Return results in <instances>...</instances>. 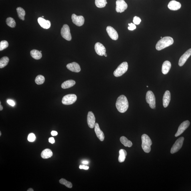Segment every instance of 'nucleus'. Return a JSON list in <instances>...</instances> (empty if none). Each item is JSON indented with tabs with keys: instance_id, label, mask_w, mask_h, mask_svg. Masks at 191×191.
I'll return each instance as SVG.
<instances>
[{
	"instance_id": "nucleus-1",
	"label": "nucleus",
	"mask_w": 191,
	"mask_h": 191,
	"mask_svg": "<svg viewBox=\"0 0 191 191\" xmlns=\"http://www.w3.org/2000/svg\"><path fill=\"white\" fill-rule=\"evenodd\" d=\"M129 106L128 100L125 96L121 95L117 98L116 106L117 110L120 113H125L128 109Z\"/></svg>"
},
{
	"instance_id": "nucleus-2",
	"label": "nucleus",
	"mask_w": 191,
	"mask_h": 191,
	"mask_svg": "<svg viewBox=\"0 0 191 191\" xmlns=\"http://www.w3.org/2000/svg\"><path fill=\"white\" fill-rule=\"evenodd\" d=\"M174 40L170 37H165L157 42L156 46L157 50L160 51L173 44Z\"/></svg>"
},
{
	"instance_id": "nucleus-3",
	"label": "nucleus",
	"mask_w": 191,
	"mask_h": 191,
	"mask_svg": "<svg viewBox=\"0 0 191 191\" xmlns=\"http://www.w3.org/2000/svg\"><path fill=\"white\" fill-rule=\"evenodd\" d=\"M142 147L144 152L149 153L151 150V146L152 142L150 137L146 134H143L142 136Z\"/></svg>"
},
{
	"instance_id": "nucleus-4",
	"label": "nucleus",
	"mask_w": 191,
	"mask_h": 191,
	"mask_svg": "<svg viewBox=\"0 0 191 191\" xmlns=\"http://www.w3.org/2000/svg\"><path fill=\"white\" fill-rule=\"evenodd\" d=\"M128 68V63L126 62H123L121 64L118 68L114 72V75L115 77H119L122 76L127 71Z\"/></svg>"
},
{
	"instance_id": "nucleus-5",
	"label": "nucleus",
	"mask_w": 191,
	"mask_h": 191,
	"mask_svg": "<svg viewBox=\"0 0 191 191\" xmlns=\"http://www.w3.org/2000/svg\"><path fill=\"white\" fill-rule=\"evenodd\" d=\"M77 100V96L73 94H68L65 96L62 100V103L66 105L73 104L76 102Z\"/></svg>"
},
{
	"instance_id": "nucleus-6",
	"label": "nucleus",
	"mask_w": 191,
	"mask_h": 191,
	"mask_svg": "<svg viewBox=\"0 0 191 191\" xmlns=\"http://www.w3.org/2000/svg\"><path fill=\"white\" fill-rule=\"evenodd\" d=\"M146 100L151 108L154 109L156 107L155 98L152 92L149 91L147 92L146 96Z\"/></svg>"
},
{
	"instance_id": "nucleus-7",
	"label": "nucleus",
	"mask_w": 191,
	"mask_h": 191,
	"mask_svg": "<svg viewBox=\"0 0 191 191\" xmlns=\"http://www.w3.org/2000/svg\"><path fill=\"white\" fill-rule=\"evenodd\" d=\"M184 138L181 137L176 141L171 150V153L173 154L178 152L181 148L183 145Z\"/></svg>"
},
{
	"instance_id": "nucleus-8",
	"label": "nucleus",
	"mask_w": 191,
	"mask_h": 191,
	"mask_svg": "<svg viewBox=\"0 0 191 191\" xmlns=\"http://www.w3.org/2000/svg\"><path fill=\"white\" fill-rule=\"evenodd\" d=\"M61 34L62 37L68 41H71L72 36L70 33L69 27L67 25H63L61 30Z\"/></svg>"
},
{
	"instance_id": "nucleus-9",
	"label": "nucleus",
	"mask_w": 191,
	"mask_h": 191,
	"mask_svg": "<svg viewBox=\"0 0 191 191\" xmlns=\"http://www.w3.org/2000/svg\"><path fill=\"white\" fill-rule=\"evenodd\" d=\"M116 4V11L117 13L123 12L127 9L128 6L124 0H117Z\"/></svg>"
},
{
	"instance_id": "nucleus-10",
	"label": "nucleus",
	"mask_w": 191,
	"mask_h": 191,
	"mask_svg": "<svg viewBox=\"0 0 191 191\" xmlns=\"http://www.w3.org/2000/svg\"><path fill=\"white\" fill-rule=\"evenodd\" d=\"M72 19L73 22L77 26H81L84 24V18L82 16H77L75 14H73L72 16Z\"/></svg>"
},
{
	"instance_id": "nucleus-11",
	"label": "nucleus",
	"mask_w": 191,
	"mask_h": 191,
	"mask_svg": "<svg viewBox=\"0 0 191 191\" xmlns=\"http://www.w3.org/2000/svg\"><path fill=\"white\" fill-rule=\"evenodd\" d=\"M190 124V122L188 120L185 121L183 122L179 126L177 133H176L175 135V137H178L179 136L181 135L188 128Z\"/></svg>"
},
{
	"instance_id": "nucleus-12",
	"label": "nucleus",
	"mask_w": 191,
	"mask_h": 191,
	"mask_svg": "<svg viewBox=\"0 0 191 191\" xmlns=\"http://www.w3.org/2000/svg\"><path fill=\"white\" fill-rule=\"evenodd\" d=\"M96 52L100 56H103L106 53V49L105 47L100 43H97L95 46Z\"/></svg>"
},
{
	"instance_id": "nucleus-13",
	"label": "nucleus",
	"mask_w": 191,
	"mask_h": 191,
	"mask_svg": "<svg viewBox=\"0 0 191 191\" xmlns=\"http://www.w3.org/2000/svg\"><path fill=\"white\" fill-rule=\"evenodd\" d=\"M191 55V48H190L186 51L180 57L178 62L179 66L181 67L183 66Z\"/></svg>"
},
{
	"instance_id": "nucleus-14",
	"label": "nucleus",
	"mask_w": 191,
	"mask_h": 191,
	"mask_svg": "<svg viewBox=\"0 0 191 191\" xmlns=\"http://www.w3.org/2000/svg\"><path fill=\"white\" fill-rule=\"evenodd\" d=\"M106 31L109 36L112 40L116 41L118 39L119 37L118 33L113 27L108 26L106 28Z\"/></svg>"
},
{
	"instance_id": "nucleus-15",
	"label": "nucleus",
	"mask_w": 191,
	"mask_h": 191,
	"mask_svg": "<svg viewBox=\"0 0 191 191\" xmlns=\"http://www.w3.org/2000/svg\"><path fill=\"white\" fill-rule=\"evenodd\" d=\"M95 117L93 113L92 112H89L87 117V122L90 128L93 129L95 127Z\"/></svg>"
},
{
	"instance_id": "nucleus-16",
	"label": "nucleus",
	"mask_w": 191,
	"mask_h": 191,
	"mask_svg": "<svg viewBox=\"0 0 191 191\" xmlns=\"http://www.w3.org/2000/svg\"><path fill=\"white\" fill-rule=\"evenodd\" d=\"M66 67L68 70L74 72L78 73L81 71L80 65L75 62L68 64Z\"/></svg>"
},
{
	"instance_id": "nucleus-17",
	"label": "nucleus",
	"mask_w": 191,
	"mask_h": 191,
	"mask_svg": "<svg viewBox=\"0 0 191 191\" xmlns=\"http://www.w3.org/2000/svg\"><path fill=\"white\" fill-rule=\"evenodd\" d=\"M95 131L97 137L101 141L104 140L105 135L103 132L100 129L98 123L95 124Z\"/></svg>"
},
{
	"instance_id": "nucleus-18",
	"label": "nucleus",
	"mask_w": 191,
	"mask_h": 191,
	"mask_svg": "<svg viewBox=\"0 0 191 191\" xmlns=\"http://www.w3.org/2000/svg\"><path fill=\"white\" fill-rule=\"evenodd\" d=\"M168 7L171 11H176L180 9L181 7V4L180 2L174 1H172L169 3Z\"/></svg>"
},
{
	"instance_id": "nucleus-19",
	"label": "nucleus",
	"mask_w": 191,
	"mask_h": 191,
	"mask_svg": "<svg viewBox=\"0 0 191 191\" xmlns=\"http://www.w3.org/2000/svg\"><path fill=\"white\" fill-rule=\"evenodd\" d=\"M38 23L41 27L45 29H48L51 26V23L48 20H46L44 18H38Z\"/></svg>"
},
{
	"instance_id": "nucleus-20",
	"label": "nucleus",
	"mask_w": 191,
	"mask_h": 191,
	"mask_svg": "<svg viewBox=\"0 0 191 191\" xmlns=\"http://www.w3.org/2000/svg\"><path fill=\"white\" fill-rule=\"evenodd\" d=\"M171 100V93L170 92L167 90L166 91L163 98V105L164 107L166 108L168 107Z\"/></svg>"
},
{
	"instance_id": "nucleus-21",
	"label": "nucleus",
	"mask_w": 191,
	"mask_h": 191,
	"mask_svg": "<svg viewBox=\"0 0 191 191\" xmlns=\"http://www.w3.org/2000/svg\"><path fill=\"white\" fill-rule=\"evenodd\" d=\"M171 67V64L170 61H165L162 65V72L164 74H166L168 73Z\"/></svg>"
},
{
	"instance_id": "nucleus-22",
	"label": "nucleus",
	"mask_w": 191,
	"mask_h": 191,
	"mask_svg": "<svg viewBox=\"0 0 191 191\" xmlns=\"http://www.w3.org/2000/svg\"><path fill=\"white\" fill-rule=\"evenodd\" d=\"M75 81L73 80H69L65 81L62 84V88L63 89L68 88L74 86Z\"/></svg>"
},
{
	"instance_id": "nucleus-23",
	"label": "nucleus",
	"mask_w": 191,
	"mask_h": 191,
	"mask_svg": "<svg viewBox=\"0 0 191 191\" xmlns=\"http://www.w3.org/2000/svg\"><path fill=\"white\" fill-rule=\"evenodd\" d=\"M53 153L52 151L50 149H46L41 152V155L43 158L44 159L50 158L52 156Z\"/></svg>"
},
{
	"instance_id": "nucleus-24",
	"label": "nucleus",
	"mask_w": 191,
	"mask_h": 191,
	"mask_svg": "<svg viewBox=\"0 0 191 191\" xmlns=\"http://www.w3.org/2000/svg\"><path fill=\"white\" fill-rule=\"evenodd\" d=\"M31 55L33 58L36 60H39L42 58V54L40 51L37 50H32Z\"/></svg>"
},
{
	"instance_id": "nucleus-25",
	"label": "nucleus",
	"mask_w": 191,
	"mask_h": 191,
	"mask_svg": "<svg viewBox=\"0 0 191 191\" xmlns=\"http://www.w3.org/2000/svg\"><path fill=\"white\" fill-rule=\"evenodd\" d=\"M119 155L118 157L119 162H124L127 155L126 151L121 149L119 151Z\"/></svg>"
},
{
	"instance_id": "nucleus-26",
	"label": "nucleus",
	"mask_w": 191,
	"mask_h": 191,
	"mask_svg": "<svg viewBox=\"0 0 191 191\" xmlns=\"http://www.w3.org/2000/svg\"><path fill=\"white\" fill-rule=\"evenodd\" d=\"M120 141L125 147H131L132 145V142L124 136L120 137Z\"/></svg>"
},
{
	"instance_id": "nucleus-27",
	"label": "nucleus",
	"mask_w": 191,
	"mask_h": 191,
	"mask_svg": "<svg viewBox=\"0 0 191 191\" xmlns=\"http://www.w3.org/2000/svg\"><path fill=\"white\" fill-rule=\"evenodd\" d=\"M9 61V58L6 56L1 58L0 60V68H2L7 66Z\"/></svg>"
},
{
	"instance_id": "nucleus-28",
	"label": "nucleus",
	"mask_w": 191,
	"mask_h": 191,
	"mask_svg": "<svg viewBox=\"0 0 191 191\" xmlns=\"http://www.w3.org/2000/svg\"><path fill=\"white\" fill-rule=\"evenodd\" d=\"M18 17L22 20H24L25 15V11L23 8L21 7H18L16 9Z\"/></svg>"
},
{
	"instance_id": "nucleus-29",
	"label": "nucleus",
	"mask_w": 191,
	"mask_h": 191,
	"mask_svg": "<svg viewBox=\"0 0 191 191\" xmlns=\"http://www.w3.org/2000/svg\"><path fill=\"white\" fill-rule=\"evenodd\" d=\"M95 4L97 7L103 8L106 6L107 3L106 0H95Z\"/></svg>"
},
{
	"instance_id": "nucleus-30",
	"label": "nucleus",
	"mask_w": 191,
	"mask_h": 191,
	"mask_svg": "<svg viewBox=\"0 0 191 191\" xmlns=\"http://www.w3.org/2000/svg\"><path fill=\"white\" fill-rule=\"evenodd\" d=\"M6 24L8 26L11 28L15 27L16 23L15 21L14 18L9 17L6 20Z\"/></svg>"
},
{
	"instance_id": "nucleus-31",
	"label": "nucleus",
	"mask_w": 191,
	"mask_h": 191,
	"mask_svg": "<svg viewBox=\"0 0 191 191\" xmlns=\"http://www.w3.org/2000/svg\"><path fill=\"white\" fill-rule=\"evenodd\" d=\"M45 79L42 75H38L35 79V82L38 85H41L44 83Z\"/></svg>"
},
{
	"instance_id": "nucleus-32",
	"label": "nucleus",
	"mask_w": 191,
	"mask_h": 191,
	"mask_svg": "<svg viewBox=\"0 0 191 191\" xmlns=\"http://www.w3.org/2000/svg\"><path fill=\"white\" fill-rule=\"evenodd\" d=\"M59 182L60 183L63 185H64L66 186L68 188H71L72 187V184L71 182L68 181L64 179H61L59 180Z\"/></svg>"
},
{
	"instance_id": "nucleus-33",
	"label": "nucleus",
	"mask_w": 191,
	"mask_h": 191,
	"mask_svg": "<svg viewBox=\"0 0 191 191\" xmlns=\"http://www.w3.org/2000/svg\"><path fill=\"white\" fill-rule=\"evenodd\" d=\"M9 46V44L7 41H3L0 43V51H2L3 50L7 48Z\"/></svg>"
},
{
	"instance_id": "nucleus-34",
	"label": "nucleus",
	"mask_w": 191,
	"mask_h": 191,
	"mask_svg": "<svg viewBox=\"0 0 191 191\" xmlns=\"http://www.w3.org/2000/svg\"><path fill=\"white\" fill-rule=\"evenodd\" d=\"M36 139V136L34 133H31L29 134L28 137V140L30 142H33L35 141Z\"/></svg>"
},
{
	"instance_id": "nucleus-35",
	"label": "nucleus",
	"mask_w": 191,
	"mask_h": 191,
	"mask_svg": "<svg viewBox=\"0 0 191 191\" xmlns=\"http://www.w3.org/2000/svg\"><path fill=\"white\" fill-rule=\"evenodd\" d=\"M141 22V19L138 17L135 16L133 18V22L135 25H139Z\"/></svg>"
},
{
	"instance_id": "nucleus-36",
	"label": "nucleus",
	"mask_w": 191,
	"mask_h": 191,
	"mask_svg": "<svg viewBox=\"0 0 191 191\" xmlns=\"http://www.w3.org/2000/svg\"><path fill=\"white\" fill-rule=\"evenodd\" d=\"M129 26L128 27V29L131 30V31H133V30L136 29V27L134 23H129Z\"/></svg>"
},
{
	"instance_id": "nucleus-37",
	"label": "nucleus",
	"mask_w": 191,
	"mask_h": 191,
	"mask_svg": "<svg viewBox=\"0 0 191 191\" xmlns=\"http://www.w3.org/2000/svg\"><path fill=\"white\" fill-rule=\"evenodd\" d=\"M7 102L8 103V104L11 105L12 106L14 107L15 106V103L14 101H13L12 100H7Z\"/></svg>"
},
{
	"instance_id": "nucleus-38",
	"label": "nucleus",
	"mask_w": 191,
	"mask_h": 191,
	"mask_svg": "<svg viewBox=\"0 0 191 191\" xmlns=\"http://www.w3.org/2000/svg\"><path fill=\"white\" fill-rule=\"evenodd\" d=\"M79 169H84L85 170H88L89 169V167L84 165H80L79 166Z\"/></svg>"
},
{
	"instance_id": "nucleus-39",
	"label": "nucleus",
	"mask_w": 191,
	"mask_h": 191,
	"mask_svg": "<svg viewBox=\"0 0 191 191\" xmlns=\"http://www.w3.org/2000/svg\"><path fill=\"white\" fill-rule=\"evenodd\" d=\"M48 140H49L50 143H51V144L54 143L55 142V140L53 137H50V138L48 139Z\"/></svg>"
},
{
	"instance_id": "nucleus-40",
	"label": "nucleus",
	"mask_w": 191,
	"mask_h": 191,
	"mask_svg": "<svg viewBox=\"0 0 191 191\" xmlns=\"http://www.w3.org/2000/svg\"><path fill=\"white\" fill-rule=\"evenodd\" d=\"M51 134L53 136H56L58 135V132L56 131H53L51 132Z\"/></svg>"
},
{
	"instance_id": "nucleus-41",
	"label": "nucleus",
	"mask_w": 191,
	"mask_h": 191,
	"mask_svg": "<svg viewBox=\"0 0 191 191\" xmlns=\"http://www.w3.org/2000/svg\"><path fill=\"white\" fill-rule=\"evenodd\" d=\"M89 162L87 160H84L82 162V163L84 164V165H88Z\"/></svg>"
},
{
	"instance_id": "nucleus-42",
	"label": "nucleus",
	"mask_w": 191,
	"mask_h": 191,
	"mask_svg": "<svg viewBox=\"0 0 191 191\" xmlns=\"http://www.w3.org/2000/svg\"><path fill=\"white\" fill-rule=\"evenodd\" d=\"M0 110L1 111V110H3V107L2 105H1H1H0Z\"/></svg>"
},
{
	"instance_id": "nucleus-43",
	"label": "nucleus",
	"mask_w": 191,
	"mask_h": 191,
	"mask_svg": "<svg viewBox=\"0 0 191 191\" xmlns=\"http://www.w3.org/2000/svg\"><path fill=\"white\" fill-rule=\"evenodd\" d=\"M34 190H33V189L32 188H30L28 189L27 191H33Z\"/></svg>"
},
{
	"instance_id": "nucleus-44",
	"label": "nucleus",
	"mask_w": 191,
	"mask_h": 191,
	"mask_svg": "<svg viewBox=\"0 0 191 191\" xmlns=\"http://www.w3.org/2000/svg\"><path fill=\"white\" fill-rule=\"evenodd\" d=\"M105 57H107V54H106V53H105V55H104Z\"/></svg>"
},
{
	"instance_id": "nucleus-45",
	"label": "nucleus",
	"mask_w": 191,
	"mask_h": 191,
	"mask_svg": "<svg viewBox=\"0 0 191 191\" xmlns=\"http://www.w3.org/2000/svg\"><path fill=\"white\" fill-rule=\"evenodd\" d=\"M1 132H0V136H1Z\"/></svg>"
},
{
	"instance_id": "nucleus-46",
	"label": "nucleus",
	"mask_w": 191,
	"mask_h": 191,
	"mask_svg": "<svg viewBox=\"0 0 191 191\" xmlns=\"http://www.w3.org/2000/svg\"><path fill=\"white\" fill-rule=\"evenodd\" d=\"M162 38V37H161V38Z\"/></svg>"
},
{
	"instance_id": "nucleus-47",
	"label": "nucleus",
	"mask_w": 191,
	"mask_h": 191,
	"mask_svg": "<svg viewBox=\"0 0 191 191\" xmlns=\"http://www.w3.org/2000/svg\"><path fill=\"white\" fill-rule=\"evenodd\" d=\"M40 51V52L41 53V52H42L41 51Z\"/></svg>"
}]
</instances>
